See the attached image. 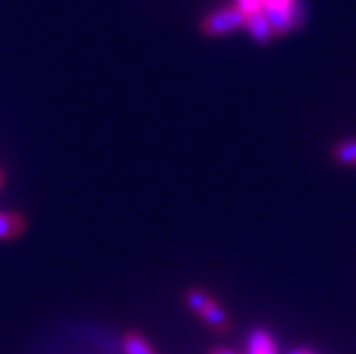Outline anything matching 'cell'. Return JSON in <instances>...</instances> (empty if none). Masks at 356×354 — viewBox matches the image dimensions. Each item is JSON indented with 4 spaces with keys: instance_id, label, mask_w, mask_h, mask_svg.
Masks as SVG:
<instances>
[{
    "instance_id": "7",
    "label": "cell",
    "mask_w": 356,
    "mask_h": 354,
    "mask_svg": "<svg viewBox=\"0 0 356 354\" xmlns=\"http://www.w3.org/2000/svg\"><path fill=\"white\" fill-rule=\"evenodd\" d=\"M336 159L340 163H350V166H356V140H343L336 145Z\"/></svg>"
},
{
    "instance_id": "1",
    "label": "cell",
    "mask_w": 356,
    "mask_h": 354,
    "mask_svg": "<svg viewBox=\"0 0 356 354\" xmlns=\"http://www.w3.org/2000/svg\"><path fill=\"white\" fill-rule=\"evenodd\" d=\"M244 24H246V14L239 5L221 7V10L211 12L202 19L200 33L207 37H221V35H228V33H234V30L244 28Z\"/></svg>"
},
{
    "instance_id": "10",
    "label": "cell",
    "mask_w": 356,
    "mask_h": 354,
    "mask_svg": "<svg viewBox=\"0 0 356 354\" xmlns=\"http://www.w3.org/2000/svg\"><path fill=\"white\" fill-rule=\"evenodd\" d=\"M0 182H3V172H0Z\"/></svg>"
},
{
    "instance_id": "8",
    "label": "cell",
    "mask_w": 356,
    "mask_h": 354,
    "mask_svg": "<svg viewBox=\"0 0 356 354\" xmlns=\"http://www.w3.org/2000/svg\"><path fill=\"white\" fill-rule=\"evenodd\" d=\"M237 5L241 7V10H244V14H251V12H260L262 10L260 0H239Z\"/></svg>"
},
{
    "instance_id": "2",
    "label": "cell",
    "mask_w": 356,
    "mask_h": 354,
    "mask_svg": "<svg viewBox=\"0 0 356 354\" xmlns=\"http://www.w3.org/2000/svg\"><path fill=\"white\" fill-rule=\"evenodd\" d=\"M244 28H248V33H251V37L255 42H260V44H269L271 40H274V28H271L269 24V19L264 17V12H251V14H246V24Z\"/></svg>"
},
{
    "instance_id": "5",
    "label": "cell",
    "mask_w": 356,
    "mask_h": 354,
    "mask_svg": "<svg viewBox=\"0 0 356 354\" xmlns=\"http://www.w3.org/2000/svg\"><path fill=\"white\" fill-rule=\"evenodd\" d=\"M24 230V218L19 214L0 212V239H12Z\"/></svg>"
},
{
    "instance_id": "6",
    "label": "cell",
    "mask_w": 356,
    "mask_h": 354,
    "mask_svg": "<svg viewBox=\"0 0 356 354\" xmlns=\"http://www.w3.org/2000/svg\"><path fill=\"white\" fill-rule=\"evenodd\" d=\"M124 354H154L149 343L138 334H129L124 338Z\"/></svg>"
},
{
    "instance_id": "3",
    "label": "cell",
    "mask_w": 356,
    "mask_h": 354,
    "mask_svg": "<svg viewBox=\"0 0 356 354\" xmlns=\"http://www.w3.org/2000/svg\"><path fill=\"white\" fill-rule=\"evenodd\" d=\"M246 354H278L276 341L271 338L269 331L255 329L251 331V336L246 341Z\"/></svg>"
},
{
    "instance_id": "4",
    "label": "cell",
    "mask_w": 356,
    "mask_h": 354,
    "mask_svg": "<svg viewBox=\"0 0 356 354\" xmlns=\"http://www.w3.org/2000/svg\"><path fill=\"white\" fill-rule=\"evenodd\" d=\"M198 315L200 318L207 322V325H211V327H225V322H228V313L223 311V306L221 304H216L214 299H207L204 301V306L198 311Z\"/></svg>"
},
{
    "instance_id": "9",
    "label": "cell",
    "mask_w": 356,
    "mask_h": 354,
    "mask_svg": "<svg viewBox=\"0 0 356 354\" xmlns=\"http://www.w3.org/2000/svg\"><path fill=\"white\" fill-rule=\"evenodd\" d=\"M211 354H234L232 350H225V348H218V350H214Z\"/></svg>"
}]
</instances>
